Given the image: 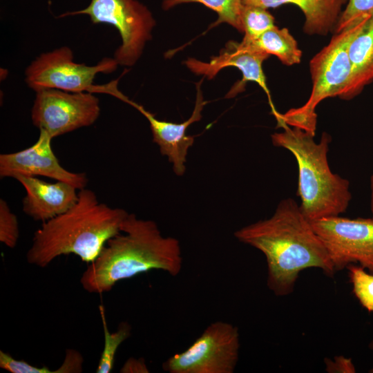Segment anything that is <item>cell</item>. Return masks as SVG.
<instances>
[{"mask_svg": "<svg viewBox=\"0 0 373 373\" xmlns=\"http://www.w3.org/2000/svg\"><path fill=\"white\" fill-rule=\"evenodd\" d=\"M370 209L373 219V174L370 177Z\"/></svg>", "mask_w": 373, "mask_h": 373, "instance_id": "26", "label": "cell"}, {"mask_svg": "<svg viewBox=\"0 0 373 373\" xmlns=\"http://www.w3.org/2000/svg\"><path fill=\"white\" fill-rule=\"evenodd\" d=\"M35 93L32 124L52 139L91 126L99 116V100L93 93L46 88Z\"/></svg>", "mask_w": 373, "mask_h": 373, "instance_id": "9", "label": "cell"}, {"mask_svg": "<svg viewBox=\"0 0 373 373\" xmlns=\"http://www.w3.org/2000/svg\"><path fill=\"white\" fill-rule=\"evenodd\" d=\"M373 12V0H348L334 28L337 33Z\"/></svg>", "mask_w": 373, "mask_h": 373, "instance_id": "23", "label": "cell"}, {"mask_svg": "<svg viewBox=\"0 0 373 373\" xmlns=\"http://www.w3.org/2000/svg\"><path fill=\"white\" fill-rule=\"evenodd\" d=\"M86 15L94 24L114 26L122 39L113 58L118 65L133 66L152 38L155 20L149 8L137 0H90L86 8L61 14L59 17Z\"/></svg>", "mask_w": 373, "mask_h": 373, "instance_id": "6", "label": "cell"}, {"mask_svg": "<svg viewBox=\"0 0 373 373\" xmlns=\"http://www.w3.org/2000/svg\"><path fill=\"white\" fill-rule=\"evenodd\" d=\"M369 347L370 350H373V341H372L371 343H370Z\"/></svg>", "mask_w": 373, "mask_h": 373, "instance_id": "27", "label": "cell"}, {"mask_svg": "<svg viewBox=\"0 0 373 373\" xmlns=\"http://www.w3.org/2000/svg\"><path fill=\"white\" fill-rule=\"evenodd\" d=\"M269 57V55L251 42L244 40L241 42L229 41L220 54L213 57L209 62L189 58L184 63L193 73L202 75L209 79H212L224 68L234 66L239 69L242 72V78L231 87L226 95L227 98L233 97L243 92L248 82L257 83L269 96L262 67L263 61Z\"/></svg>", "mask_w": 373, "mask_h": 373, "instance_id": "12", "label": "cell"}, {"mask_svg": "<svg viewBox=\"0 0 373 373\" xmlns=\"http://www.w3.org/2000/svg\"><path fill=\"white\" fill-rule=\"evenodd\" d=\"M241 22L245 36L243 40L253 41L267 30L276 26L275 19L265 8L243 5L241 10Z\"/></svg>", "mask_w": 373, "mask_h": 373, "instance_id": "20", "label": "cell"}, {"mask_svg": "<svg viewBox=\"0 0 373 373\" xmlns=\"http://www.w3.org/2000/svg\"><path fill=\"white\" fill-rule=\"evenodd\" d=\"M128 215L123 209L100 202L93 191L81 189L71 208L44 222L35 232L27 261L46 267L60 256L74 254L90 264L106 242L122 232Z\"/></svg>", "mask_w": 373, "mask_h": 373, "instance_id": "3", "label": "cell"}, {"mask_svg": "<svg viewBox=\"0 0 373 373\" xmlns=\"http://www.w3.org/2000/svg\"><path fill=\"white\" fill-rule=\"evenodd\" d=\"M122 373H148L149 370L144 358H129L122 365Z\"/></svg>", "mask_w": 373, "mask_h": 373, "instance_id": "25", "label": "cell"}, {"mask_svg": "<svg viewBox=\"0 0 373 373\" xmlns=\"http://www.w3.org/2000/svg\"><path fill=\"white\" fill-rule=\"evenodd\" d=\"M351 75L348 85L341 97L351 99L373 81V12L348 47Z\"/></svg>", "mask_w": 373, "mask_h": 373, "instance_id": "16", "label": "cell"}, {"mask_svg": "<svg viewBox=\"0 0 373 373\" xmlns=\"http://www.w3.org/2000/svg\"><path fill=\"white\" fill-rule=\"evenodd\" d=\"M117 66L113 57H104L93 66L77 63L74 61L72 50L61 46L37 57L25 70V82L35 92L52 88L72 93H93L96 75L111 73Z\"/></svg>", "mask_w": 373, "mask_h": 373, "instance_id": "8", "label": "cell"}, {"mask_svg": "<svg viewBox=\"0 0 373 373\" xmlns=\"http://www.w3.org/2000/svg\"><path fill=\"white\" fill-rule=\"evenodd\" d=\"M19 237L17 216L6 201L0 199V241L9 248H15Z\"/></svg>", "mask_w": 373, "mask_h": 373, "instance_id": "22", "label": "cell"}, {"mask_svg": "<svg viewBox=\"0 0 373 373\" xmlns=\"http://www.w3.org/2000/svg\"><path fill=\"white\" fill-rule=\"evenodd\" d=\"M186 3H200L216 12L218 19L209 29L222 23H227L238 31L244 32L241 22L243 0H163L162 8L169 10L177 5Z\"/></svg>", "mask_w": 373, "mask_h": 373, "instance_id": "18", "label": "cell"}, {"mask_svg": "<svg viewBox=\"0 0 373 373\" xmlns=\"http://www.w3.org/2000/svg\"><path fill=\"white\" fill-rule=\"evenodd\" d=\"M103 305L99 306L102 318L104 345L96 369L97 373H109L115 364V354L119 345L131 336V326L127 322H121L115 332L111 333L108 327Z\"/></svg>", "mask_w": 373, "mask_h": 373, "instance_id": "19", "label": "cell"}, {"mask_svg": "<svg viewBox=\"0 0 373 373\" xmlns=\"http://www.w3.org/2000/svg\"><path fill=\"white\" fill-rule=\"evenodd\" d=\"M238 328L217 321L209 325L184 351L162 363L169 373H233L240 351Z\"/></svg>", "mask_w": 373, "mask_h": 373, "instance_id": "7", "label": "cell"}, {"mask_svg": "<svg viewBox=\"0 0 373 373\" xmlns=\"http://www.w3.org/2000/svg\"><path fill=\"white\" fill-rule=\"evenodd\" d=\"M26 190L23 211L35 221L42 222L68 211L77 202V189L61 181L45 182L37 177L15 178Z\"/></svg>", "mask_w": 373, "mask_h": 373, "instance_id": "14", "label": "cell"}, {"mask_svg": "<svg viewBox=\"0 0 373 373\" xmlns=\"http://www.w3.org/2000/svg\"><path fill=\"white\" fill-rule=\"evenodd\" d=\"M182 262L176 238L163 236L154 221L128 213L122 232L111 238L99 256L88 264L80 283L89 293L102 294L120 280L154 269L176 276Z\"/></svg>", "mask_w": 373, "mask_h": 373, "instance_id": "2", "label": "cell"}, {"mask_svg": "<svg viewBox=\"0 0 373 373\" xmlns=\"http://www.w3.org/2000/svg\"><path fill=\"white\" fill-rule=\"evenodd\" d=\"M325 370L329 373H354L355 366L351 358L343 356H335L333 360L325 358Z\"/></svg>", "mask_w": 373, "mask_h": 373, "instance_id": "24", "label": "cell"}, {"mask_svg": "<svg viewBox=\"0 0 373 373\" xmlns=\"http://www.w3.org/2000/svg\"><path fill=\"white\" fill-rule=\"evenodd\" d=\"M203 79L196 83V101L191 116L186 121L180 124L155 118L153 114L128 97L124 101L139 111L147 119L150 124L153 142L159 146L161 153L167 156L173 164V171L177 175L184 174L187 153L194 142V137L186 135V129L191 124L200 120L201 112L207 104L203 99L200 88Z\"/></svg>", "mask_w": 373, "mask_h": 373, "instance_id": "13", "label": "cell"}, {"mask_svg": "<svg viewBox=\"0 0 373 373\" xmlns=\"http://www.w3.org/2000/svg\"><path fill=\"white\" fill-rule=\"evenodd\" d=\"M347 0H243V5L265 9L291 3L297 6L305 15L303 31L309 35H327L334 30Z\"/></svg>", "mask_w": 373, "mask_h": 373, "instance_id": "15", "label": "cell"}, {"mask_svg": "<svg viewBox=\"0 0 373 373\" xmlns=\"http://www.w3.org/2000/svg\"><path fill=\"white\" fill-rule=\"evenodd\" d=\"M369 372L373 373V365H372V368L369 370Z\"/></svg>", "mask_w": 373, "mask_h": 373, "instance_id": "28", "label": "cell"}, {"mask_svg": "<svg viewBox=\"0 0 373 373\" xmlns=\"http://www.w3.org/2000/svg\"><path fill=\"white\" fill-rule=\"evenodd\" d=\"M234 235L264 254L267 285L276 296L292 293L299 274L306 269H321L329 277L336 272L310 220L291 198L280 202L269 218L247 225Z\"/></svg>", "mask_w": 373, "mask_h": 373, "instance_id": "1", "label": "cell"}, {"mask_svg": "<svg viewBox=\"0 0 373 373\" xmlns=\"http://www.w3.org/2000/svg\"><path fill=\"white\" fill-rule=\"evenodd\" d=\"M248 42L269 55H275L285 65L292 66L300 62L302 51L286 28L280 29L276 26L257 39Z\"/></svg>", "mask_w": 373, "mask_h": 373, "instance_id": "17", "label": "cell"}, {"mask_svg": "<svg viewBox=\"0 0 373 373\" xmlns=\"http://www.w3.org/2000/svg\"><path fill=\"white\" fill-rule=\"evenodd\" d=\"M353 292L369 312H373V274L361 265H349L347 267Z\"/></svg>", "mask_w": 373, "mask_h": 373, "instance_id": "21", "label": "cell"}, {"mask_svg": "<svg viewBox=\"0 0 373 373\" xmlns=\"http://www.w3.org/2000/svg\"><path fill=\"white\" fill-rule=\"evenodd\" d=\"M283 131L271 135L272 144L288 150L298 167L297 195L300 207L309 220L338 216L345 212L352 199L350 182L334 173L327 153L331 136L324 132L318 142L313 135L279 122Z\"/></svg>", "mask_w": 373, "mask_h": 373, "instance_id": "4", "label": "cell"}, {"mask_svg": "<svg viewBox=\"0 0 373 373\" xmlns=\"http://www.w3.org/2000/svg\"><path fill=\"white\" fill-rule=\"evenodd\" d=\"M336 271L358 263L373 274V219L338 216L310 220Z\"/></svg>", "mask_w": 373, "mask_h": 373, "instance_id": "10", "label": "cell"}, {"mask_svg": "<svg viewBox=\"0 0 373 373\" xmlns=\"http://www.w3.org/2000/svg\"><path fill=\"white\" fill-rule=\"evenodd\" d=\"M370 15L335 33L328 44L311 59L309 70L312 89L309 98L299 108L289 109L282 115L276 113L274 115L278 122H281L315 135L317 122L316 108L323 99L334 97L341 98L345 92L351 75L348 47Z\"/></svg>", "mask_w": 373, "mask_h": 373, "instance_id": "5", "label": "cell"}, {"mask_svg": "<svg viewBox=\"0 0 373 373\" xmlns=\"http://www.w3.org/2000/svg\"><path fill=\"white\" fill-rule=\"evenodd\" d=\"M52 138L39 131L37 140L21 151L0 155V177L44 176L67 182L77 190L86 188L88 178L84 173H75L64 168L51 146Z\"/></svg>", "mask_w": 373, "mask_h": 373, "instance_id": "11", "label": "cell"}]
</instances>
